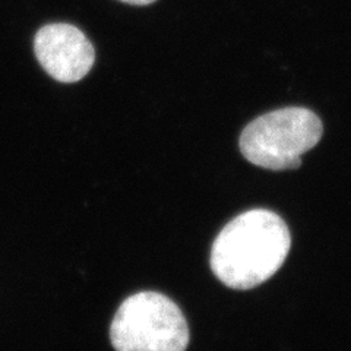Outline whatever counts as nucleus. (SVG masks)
Wrapping results in <instances>:
<instances>
[{
  "label": "nucleus",
  "mask_w": 351,
  "mask_h": 351,
  "mask_svg": "<svg viewBox=\"0 0 351 351\" xmlns=\"http://www.w3.org/2000/svg\"><path fill=\"white\" fill-rule=\"evenodd\" d=\"M290 246V230L280 215L250 210L232 219L217 236L211 269L230 289H255L281 268Z\"/></svg>",
  "instance_id": "1"
},
{
  "label": "nucleus",
  "mask_w": 351,
  "mask_h": 351,
  "mask_svg": "<svg viewBox=\"0 0 351 351\" xmlns=\"http://www.w3.org/2000/svg\"><path fill=\"white\" fill-rule=\"evenodd\" d=\"M321 119L303 107H287L250 122L240 136L243 157L268 170L300 167L302 156L321 141Z\"/></svg>",
  "instance_id": "2"
},
{
  "label": "nucleus",
  "mask_w": 351,
  "mask_h": 351,
  "mask_svg": "<svg viewBox=\"0 0 351 351\" xmlns=\"http://www.w3.org/2000/svg\"><path fill=\"white\" fill-rule=\"evenodd\" d=\"M116 351H186L189 328L180 307L157 291L128 298L110 325Z\"/></svg>",
  "instance_id": "3"
},
{
  "label": "nucleus",
  "mask_w": 351,
  "mask_h": 351,
  "mask_svg": "<svg viewBox=\"0 0 351 351\" xmlns=\"http://www.w3.org/2000/svg\"><path fill=\"white\" fill-rule=\"evenodd\" d=\"M34 53L43 69L63 84L85 78L95 62L93 43L71 24H49L38 29Z\"/></svg>",
  "instance_id": "4"
},
{
  "label": "nucleus",
  "mask_w": 351,
  "mask_h": 351,
  "mask_svg": "<svg viewBox=\"0 0 351 351\" xmlns=\"http://www.w3.org/2000/svg\"><path fill=\"white\" fill-rule=\"evenodd\" d=\"M123 3H129V5H135V6H145V5H151L156 2V0H120Z\"/></svg>",
  "instance_id": "5"
}]
</instances>
